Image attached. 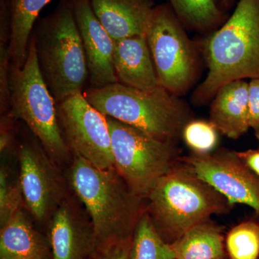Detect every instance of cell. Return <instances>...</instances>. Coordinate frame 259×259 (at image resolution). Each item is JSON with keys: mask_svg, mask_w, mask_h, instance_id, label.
I'll return each mask as SVG.
<instances>
[{"mask_svg": "<svg viewBox=\"0 0 259 259\" xmlns=\"http://www.w3.org/2000/svg\"><path fill=\"white\" fill-rule=\"evenodd\" d=\"M82 41L92 88L118 82L113 64L115 40L94 13L90 0H70Z\"/></svg>", "mask_w": 259, "mask_h": 259, "instance_id": "7c38bea8", "label": "cell"}, {"mask_svg": "<svg viewBox=\"0 0 259 259\" xmlns=\"http://www.w3.org/2000/svg\"><path fill=\"white\" fill-rule=\"evenodd\" d=\"M226 244L231 259H258L259 223L247 221L237 225L228 233Z\"/></svg>", "mask_w": 259, "mask_h": 259, "instance_id": "7402d4cb", "label": "cell"}, {"mask_svg": "<svg viewBox=\"0 0 259 259\" xmlns=\"http://www.w3.org/2000/svg\"><path fill=\"white\" fill-rule=\"evenodd\" d=\"M132 238L97 248L88 259H129Z\"/></svg>", "mask_w": 259, "mask_h": 259, "instance_id": "d4e9b609", "label": "cell"}, {"mask_svg": "<svg viewBox=\"0 0 259 259\" xmlns=\"http://www.w3.org/2000/svg\"><path fill=\"white\" fill-rule=\"evenodd\" d=\"M180 161L232 204H245L259 214V177L245 164L238 151L227 148L206 153L192 151L181 156Z\"/></svg>", "mask_w": 259, "mask_h": 259, "instance_id": "30bf717a", "label": "cell"}, {"mask_svg": "<svg viewBox=\"0 0 259 259\" xmlns=\"http://www.w3.org/2000/svg\"><path fill=\"white\" fill-rule=\"evenodd\" d=\"M182 139L194 152H212L218 142V132L209 121L191 120L182 134Z\"/></svg>", "mask_w": 259, "mask_h": 259, "instance_id": "cb8c5ba5", "label": "cell"}, {"mask_svg": "<svg viewBox=\"0 0 259 259\" xmlns=\"http://www.w3.org/2000/svg\"><path fill=\"white\" fill-rule=\"evenodd\" d=\"M9 90L10 117L26 124L53 161L69 159L71 153L61 133L56 102L40 73L32 37L23 67L10 66Z\"/></svg>", "mask_w": 259, "mask_h": 259, "instance_id": "8992f818", "label": "cell"}, {"mask_svg": "<svg viewBox=\"0 0 259 259\" xmlns=\"http://www.w3.org/2000/svg\"><path fill=\"white\" fill-rule=\"evenodd\" d=\"M234 1L235 0H225V3H226L227 8H228V9H230V8L233 6Z\"/></svg>", "mask_w": 259, "mask_h": 259, "instance_id": "f1b7e54d", "label": "cell"}, {"mask_svg": "<svg viewBox=\"0 0 259 259\" xmlns=\"http://www.w3.org/2000/svg\"><path fill=\"white\" fill-rule=\"evenodd\" d=\"M113 64L119 83L142 90L160 86L146 35L115 40Z\"/></svg>", "mask_w": 259, "mask_h": 259, "instance_id": "5bb4252c", "label": "cell"}, {"mask_svg": "<svg viewBox=\"0 0 259 259\" xmlns=\"http://www.w3.org/2000/svg\"><path fill=\"white\" fill-rule=\"evenodd\" d=\"M114 168L130 190L146 199L158 181L180 161L176 145L107 117Z\"/></svg>", "mask_w": 259, "mask_h": 259, "instance_id": "52a82bcc", "label": "cell"}, {"mask_svg": "<svg viewBox=\"0 0 259 259\" xmlns=\"http://www.w3.org/2000/svg\"><path fill=\"white\" fill-rule=\"evenodd\" d=\"M51 0H9L11 64L22 68L28 56L29 42L40 12Z\"/></svg>", "mask_w": 259, "mask_h": 259, "instance_id": "ac0fdd59", "label": "cell"}, {"mask_svg": "<svg viewBox=\"0 0 259 259\" xmlns=\"http://www.w3.org/2000/svg\"><path fill=\"white\" fill-rule=\"evenodd\" d=\"M171 245L176 259H224L225 257L222 233L211 220L191 228Z\"/></svg>", "mask_w": 259, "mask_h": 259, "instance_id": "d6986e66", "label": "cell"}, {"mask_svg": "<svg viewBox=\"0 0 259 259\" xmlns=\"http://www.w3.org/2000/svg\"><path fill=\"white\" fill-rule=\"evenodd\" d=\"M94 13L114 40L146 35L154 0H90Z\"/></svg>", "mask_w": 259, "mask_h": 259, "instance_id": "9a60e30c", "label": "cell"}, {"mask_svg": "<svg viewBox=\"0 0 259 259\" xmlns=\"http://www.w3.org/2000/svg\"><path fill=\"white\" fill-rule=\"evenodd\" d=\"M24 205L34 219L44 222L66 199L60 173L41 145L25 141L18 148Z\"/></svg>", "mask_w": 259, "mask_h": 259, "instance_id": "8fae6325", "label": "cell"}, {"mask_svg": "<svg viewBox=\"0 0 259 259\" xmlns=\"http://www.w3.org/2000/svg\"><path fill=\"white\" fill-rule=\"evenodd\" d=\"M146 212L166 243L172 244L191 228L216 214H227L233 204L180 161L146 197Z\"/></svg>", "mask_w": 259, "mask_h": 259, "instance_id": "3957f363", "label": "cell"}, {"mask_svg": "<svg viewBox=\"0 0 259 259\" xmlns=\"http://www.w3.org/2000/svg\"><path fill=\"white\" fill-rule=\"evenodd\" d=\"M12 138L10 136L9 131H6L5 130L1 131V139H0V151L3 153L5 151L8 150L10 145L11 144Z\"/></svg>", "mask_w": 259, "mask_h": 259, "instance_id": "83f0119b", "label": "cell"}, {"mask_svg": "<svg viewBox=\"0 0 259 259\" xmlns=\"http://www.w3.org/2000/svg\"><path fill=\"white\" fill-rule=\"evenodd\" d=\"M186 28L197 32L217 30L229 15L225 0H168Z\"/></svg>", "mask_w": 259, "mask_h": 259, "instance_id": "ffe728a7", "label": "cell"}, {"mask_svg": "<svg viewBox=\"0 0 259 259\" xmlns=\"http://www.w3.org/2000/svg\"><path fill=\"white\" fill-rule=\"evenodd\" d=\"M31 37L39 69L56 104L83 93L88 63L70 0H62L41 19Z\"/></svg>", "mask_w": 259, "mask_h": 259, "instance_id": "5b68a950", "label": "cell"}, {"mask_svg": "<svg viewBox=\"0 0 259 259\" xmlns=\"http://www.w3.org/2000/svg\"><path fill=\"white\" fill-rule=\"evenodd\" d=\"M209 121L228 139L246 134L250 128L248 82L236 80L221 87L211 102Z\"/></svg>", "mask_w": 259, "mask_h": 259, "instance_id": "2e32d148", "label": "cell"}, {"mask_svg": "<svg viewBox=\"0 0 259 259\" xmlns=\"http://www.w3.org/2000/svg\"><path fill=\"white\" fill-rule=\"evenodd\" d=\"M24 204L20 182L12 180L5 166L0 169V226H4Z\"/></svg>", "mask_w": 259, "mask_h": 259, "instance_id": "603a6c76", "label": "cell"}, {"mask_svg": "<svg viewBox=\"0 0 259 259\" xmlns=\"http://www.w3.org/2000/svg\"><path fill=\"white\" fill-rule=\"evenodd\" d=\"M248 100L250 128L259 141V78L250 79L248 82Z\"/></svg>", "mask_w": 259, "mask_h": 259, "instance_id": "484cf974", "label": "cell"}, {"mask_svg": "<svg viewBox=\"0 0 259 259\" xmlns=\"http://www.w3.org/2000/svg\"><path fill=\"white\" fill-rule=\"evenodd\" d=\"M129 259H176L171 245L160 236L146 209L133 235Z\"/></svg>", "mask_w": 259, "mask_h": 259, "instance_id": "44dd1931", "label": "cell"}, {"mask_svg": "<svg viewBox=\"0 0 259 259\" xmlns=\"http://www.w3.org/2000/svg\"><path fill=\"white\" fill-rule=\"evenodd\" d=\"M238 154L248 168L259 177V148L238 152Z\"/></svg>", "mask_w": 259, "mask_h": 259, "instance_id": "4316f807", "label": "cell"}, {"mask_svg": "<svg viewBox=\"0 0 259 259\" xmlns=\"http://www.w3.org/2000/svg\"><path fill=\"white\" fill-rule=\"evenodd\" d=\"M83 94L104 115L176 146L185 126L194 119V112L180 97L161 86L142 90L117 82L91 88Z\"/></svg>", "mask_w": 259, "mask_h": 259, "instance_id": "277c9868", "label": "cell"}, {"mask_svg": "<svg viewBox=\"0 0 259 259\" xmlns=\"http://www.w3.org/2000/svg\"><path fill=\"white\" fill-rule=\"evenodd\" d=\"M69 177L91 219L97 248L132 238L146 199L133 193L115 169H101L74 156Z\"/></svg>", "mask_w": 259, "mask_h": 259, "instance_id": "7a4b0ae2", "label": "cell"}, {"mask_svg": "<svg viewBox=\"0 0 259 259\" xmlns=\"http://www.w3.org/2000/svg\"><path fill=\"white\" fill-rule=\"evenodd\" d=\"M202 49L208 71L192 95L195 105L210 101L231 81L259 78V0H238Z\"/></svg>", "mask_w": 259, "mask_h": 259, "instance_id": "6da1fadb", "label": "cell"}, {"mask_svg": "<svg viewBox=\"0 0 259 259\" xmlns=\"http://www.w3.org/2000/svg\"><path fill=\"white\" fill-rule=\"evenodd\" d=\"M0 259H51L49 242L20 209L0 231Z\"/></svg>", "mask_w": 259, "mask_h": 259, "instance_id": "e0dca14e", "label": "cell"}, {"mask_svg": "<svg viewBox=\"0 0 259 259\" xmlns=\"http://www.w3.org/2000/svg\"><path fill=\"white\" fill-rule=\"evenodd\" d=\"M56 108L63 137L74 156L101 169H115L106 116L95 109L83 93L56 104Z\"/></svg>", "mask_w": 259, "mask_h": 259, "instance_id": "9c48e42d", "label": "cell"}, {"mask_svg": "<svg viewBox=\"0 0 259 259\" xmlns=\"http://www.w3.org/2000/svg\"><path fill=\"white\" fill-rule=\"evenodd\" d=\"M146 36L160 86L177 96L185 95L198 76L199 58L168 3L154 7Z\"/></svg>", "mask_w": 259, "mask_h": 259, "instance_id": "ba28073f", "label": "cell"}, {"mask_svg": "<svg viewBox=\"0 0 259 259\" xmlns=\"http://www.w3.org/2000/svg\"><path fill=\"white\" fill-rule=\"evenodd\" d=\"M48 242L51 259H88L97 248L91 223L67 199L49 219Z\"/></svg>", "mask_w": 259, "mask_h": 259, "instance_id": "4fadbf2b", "label": "cell"}]
</instances>
